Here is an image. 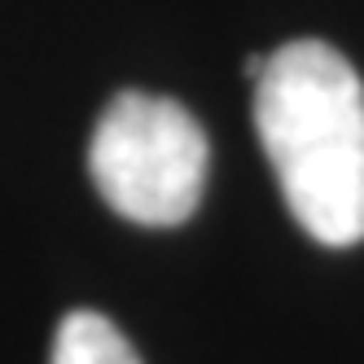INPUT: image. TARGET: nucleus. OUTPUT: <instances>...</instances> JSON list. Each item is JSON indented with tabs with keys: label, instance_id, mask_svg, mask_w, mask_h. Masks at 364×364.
Segmentation results:
<instances>
[{
	"label": "nucleus",
	"instance_id": "obj_1",
	"mask_svg": "<svg viewBox=\"0 0 364 364\" xmlns=\"http://www.w3.org/2000/svg\"><path fill=\"white\" fill-rule=\"evenodd\" d=\"M255 132L281 198L321 246L364 242V84L325 40H290L255 80Z\"/></svg>",
	"mask_w": 364,
	"mask_h": 364
},
{
	"label": "nucleus",
	"instance_id": "obj_2",
	"mask_svg": "<svg viewBox=\"0 0 364 364\" xmlns=\"http://www.w3.org/2000/svg\"><path fill=\"white\" fill-rule=\"evenodd\" d=\"M206 132L171 97L114 92L88 145V176L110 211L145 228L185 224L206 189Z\"/></svg>",
	"mask_w": 364,
	"mask_h": 364
},
{
	"label": "nucleus",
	"instance_id": "obj_3",
	"mask_svg": "<svg viewBox=\"0 0 364 364\" xmlns=\"http://www.w3.org/2000/svg\"><path fill=\"white\" fill-rule=\"evenodd\" d=\"M48 364H141V355L119 333L114 321H106L101 311L80 307L70 316H62Z\"/></svg>",
	"mask_w": 364,
	"mask_h": 364
},
{
	"label": "nucleus",
	"instance_id": "obj_4",
	"mask_svg": "<svg viewBox=\"0 0 364 364\" xmlns=\"http://www.w3.org/2000/svg\"><path fill=\"white\" fill-rule=\"evenodd\" d=\"M242 70H246V80H250V84H255V80H259V70H264V53H250V58H246V66H242Z\"/></svg>",
	"mask_w": 364,
	"mask_h": 364
}]
</instances>
